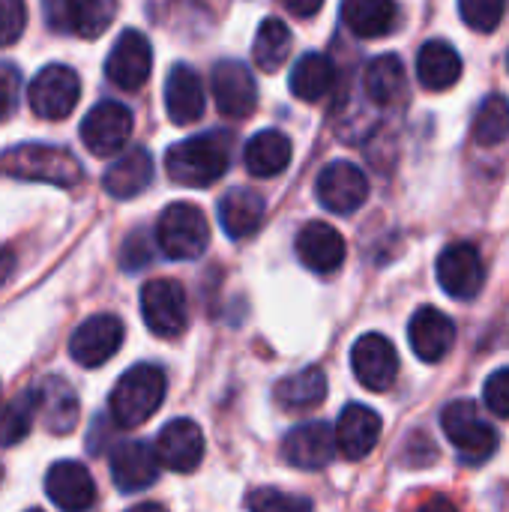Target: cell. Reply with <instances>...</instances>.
<instances>
[{
  "instance_id": "cell-1",
  "label": "cell",
  "mask_w": 509,
  "mask_h": 512,
  "mask_svg": "<svg viewBox=\"0 0 509 512\" xmlns=\"http://www.w3.org/2000/svg\"><path fill=\"white\" fill-rule=\"evenodd\" d=\"M231 165V135L228 132H204L186 138L165 153V171L174 183L204 189L213 186Z\"/></svg>"
},
{
  "instance_id": "cell-2",
  "label": "cell",
  "mask_w": 509,
  "mask_h": 512,
  "mask_svg": "<svg viewBox=\"0 0 509 512\" xmlns=\"http://www.w3.org/2000/svg\"><path fill=\"white\" fill-rule=\"evenodd\" d=\"M0 174L15 177V180H36V183H51L60 189H72L81 183L84 171L81 162L51 144H18L0 153Z\"/></svg>"
},
{
  "instance_id": "cell-3",
  "label": "cell",
  "mask_w": 509,
  "mask_h": 512,
  "mask_svg": "<svg viewBox=\"0 0 509 512\" xmlns=\"http://www.w3.org/2000/svg\"><path fill=\"white\" fill-rule=\"evenodd\" d=\"M165 387H168V381L159 366L138 363L129 372H123L108 399L114 423L123 429H135V426L147 423L162 408Z\"/></svg>"
},
{
  "instance_id": "cell-4",
  "label": "cell",
  "mask_w": 509,
  "mask_h": 512,
  "mask_svg": "<svg viewBox=\"0 0 509 512\" xmlns=\"http://www.w3.org/2000/svg\"><path fill=\"white\" fill-rule=\"evenodd\" d=\"M156 243L171 261H195L210 243V225L201 207L177 201L162 210L156 222Z\"/></svg>"
},
{
  "instance_id": "cell-5",
  "label": "cell",
  "mask_w": 509,
  "mask_h": 512,
  "mask_svg": "<svg viewBox=\"0 0 509 512\" xmlns=\"http://www.w3.org/2000/svg\"><path fill=\"white\" fill-rule=\"evenodd\" d=\"M441 429L465 465H483L498 453V432L480 417L477 405L468 399L450 402L444 408Z\"/></svg>"
},
{
  "instance_id": "cell-6",
  "label": "cell",
  "mask_w": 509,
  "mask_h": 512,
  "mask_svg": "<svg viewBox=\"0 0 509 512\" xmlns=\"http://www.w3.org/2000/svg\"><path fill=\"white\" fill-rule=\"evenodd\" d=\"M141 318L159 339H177L189 327L186 291L174 279H150L141 288Z\"/></svg>"
},
{
  "instance_id": "cell-7",
  "label": "cell",
  "mask_w": 509,
  "mask_h": 512,
  "mask_svg": "<svg viewBox=\"0 0 509 512\" xmlns=\"http://www.w3.org/2000/svg\"><path fill=\"white\" fill-rule=\"evenodd\" d=\"M27 99H30V108L36 117L63 120L75 111V105L81 99V78L75 69H69L63 63H48L30 81Z\"/></svg>"
},
{
  "instance_id": "cell-8",
  "label": "cell",
  "mask_w": 509,
  "mask_h": 512,
  "mask_svg": "<svg viewBox=\"0 0 509 512\" xmlns=\"http://www.w3.org/2000/svg\"><path fill=\"white\" fill-rule=\"evenodd\" d=\"M153 69V45L141 30H123L105 60V75L120 90H141Z\"/></svg>"
},
{
  "instance_id": "cell-9",
  "label": "cell",
  "mask_w": 509,
  "mask_h": 512,
  "mask_svg": "<svg viewBox=\"0 0 509 512\" xmlns=\"http://www.w3.org/2000/svg\"><path fill=\"white\" fill-rule=\"evenodd\" d=\"M132 135V111L114 99H105L81 120V141L93 156H114Z\"/></svg>"
},
{
  "instance_id": "cell-10",
  "label": "cell",
  "mask_w": 509,
  "mask_h": 512,
  "mask_svg": "<svg viewBox=\"0 0 509 512\" xmlns=\"http://www.w3.org/2000/svg\"><path fill=\"white\" fill-rule=\"evenodd\" d=\"M351 369L366 390L387 393L399 378V354L387 336L366 333L351 348Z\"/></svg>"
},
{
  "instance_id": "cell-11",
  "label": "cell",
  "mask_w": 509,
  "mask_h": 512,
  "mask_svg": "<svg viewBox=\"0 0 509 512\" xmlns=\"http://www.w3.org/2000/svg\"><path fill=\"white\" fill-rule=\"evenodd\" d=\"M123 336L126 327L117 315H93L72 333L69 357L84 369H99L120 351Z\"/></svg>"
},
{
  "instance_id": "cell-12",
  "label": "cell",
  "mask_w": 509,
  "mask_h": 512,
  "mask_svg": "<svg viewBox=\"0 0 509 512\" xmlns=\"http://www.w3.org/2000/svg\"><path fill=\"white\" fill-rule=\"evenodd\" d=\"M117 0H45V18L57 33L96 39L108 30Z\"/></svg>"
},
{
  "instance_id": "cell-13",
  "label": "cell",
  "mask_w": 509,
  "mask_h": 512,
  "mask_svg": "<svg viewBox=\"0 0 509 512\" xmlns=\"http://www.w3.org/2000/svg\"><path fill=\"white\" fill-rule=\"evenodd\" d=\"M210 87H213L216 108L225 117L246 120L258 108V84L252 78L249 66L240 63V60H219L213 66Z\"/></svg>"
},
{
  "instance_id": "cell-14",
  "label": "cell",
  "mask_w": 509,
  "mask_h": 512,
  "mask_svg": "<svg viewBox=\"0 0 509 512\" xmlns=\"http://www.w3.org/2000/svg\"><path fill=\"white\" fill-rule=\"evenodd\" d=\"M318 201L339 216L360 210L369 198V177L354 162H330L315 183Z\"/></svg>"
},
{
  "instance_id": "cell-15",
  "label": "cell",
  "mask_w": 509,
  "mask_h": 512,
  "mask_svg": "<svg viewBox=\"0 0 509 512\" xmlns=\"http://www.w3.org/2000/svg\"><path fill=\"white\" fill-rule=\"evenodd\" d=\"M438 282L453 300H474L483 291L486 267L471 243H453L438 255Z\"/></svg>"
},
{
  "instance_id": "cell-16",
  "label": "cell",
  "mask_w": 509,
  "mask_h": 512,
  "mask_svg": "<svg viewBox=\"0 0 509 512\" xmlns=\"http://www.w3.org/2000/svg\"><path fill=\"white\" fill-rule=\"evenodd\" d=\"M153 447H156L162 468L174 474H192L204 459V432L195 420L180 417L162 426Z\"/></svg>"
},
{
  "instance_id": "cell-17",
  "label": "cell",
  "mask_w": 509,
  "mask_h": 512,
  "mask_svg": "<svg viewBox=\"0 0 509 512\" xmlns=\"http://www.w3.org/2000/svg\"><path fill=\"white\" fill-rule=\"evenodd\" d=\"M339 444H336V429H330L327 423L315 420V423H303L297 429H291L282 441V456L288 465L300 468V471H321L333 462Z\"/></svg>"
},
{
  "instance_id": "cell-18",
  "label": "cell",
  "mask_w": 509,
  "mask_h": 512,
  "mask_svg": "<svg viewBox=\"0 0 509 512\" xmlns=\"http://www.w3.org/2000/svg\"><path fill=\"white\" fill-rule=\"evenodd\" d=\"M111 480L123 495L144 492L159 477V456L156 447L144 441H120L111 450Z\"/></svg>"
},
{
  "instance_id": "cell-19",
  "label": "cell",
  "mask_w": 509,
  "mask_h": 512,
  "mask_svg": "<svg viewBox=\"0 0 509 512\" xmlns=\"http://www.w3.org/2000/svg\"><path fill=\"white\" fill-rule=\"evenodd\" d=\"M45 492L63 512H87L96 504V483L81 462H54L45 474Z\"/></svg>"
},
{
  "instance_id": "cell-20",
  "label": "cell",
  "mask_w": 509,
  "mask_h": 512,
  "mask_svg": "<svg viewBox=\"0 0 509 512\" xmlns=\"http://www.w3.org/2000/svg\"><path fill=\"white\" fill-rule=\"evenodd\" d=\"M297 258L303 261V267H309L312 273H336L345 264V237L330 225V222H309L300 228L297 234Z\"/></svg>"
},
{
  "instance_id": "cell-21",
  "label": "cell",
  "mask_w": 509,
  "mask_h": 512,
  "mask_svg": "<svg viewBox=\"0 0 509 512\" xmlns=\"http://www.w3.org/2000/svg\"><path fill=\"white\" fill-rule=\"evenodd\" d=\"M408 339L423 363H441L456 345V324L441 309L423 306L408 324Z\"/></svg>"
},
{
  "instance_id": "cell-22",
  "label": "cell",
  "mask_w": 509,
  "mask_h": 512,
  "mask_svg": "<svg viewBox=\"0 0 509 512\" xmlns=\"http://www.w3.org/2000/svg\"><path fill=\"white\" fill-rule=\"evenodd\" d=\"M165 111L174 126H192L201 120L204 81L192 66H186V63L171 66V72L165 78Z\"/></svg>"
},
{
  "instance_id": "cell-23",
  "label": "cell",
  "mask_w": 509,
  "mask_h": 512,
  "mask_svg": "<svg viewBox=\"0 0 509 512\" xmlns=\"http://www.w3.org/2000/svg\"><path fill=\"white\" fill-rule=\"evenodd\" d=\"M381 432H384V423H381L378 411H372L366 405H348L336 423L339 453L351 462H360L375 450V444L381 441Z\"/></svg>"
},
{
  "instance_id": "cell-24",
  "label": "cell",
  "mask_w": 509,
  "mask_h": 512,
  "mask_svg": "<svg viewBox=\"0 0 509 512\" xmlns=\"http://www.w3.org/2000/svg\"><path fill=\"white\" fill-rule=\"evenodd\" d=\"M39 396V420L51 435H69L78 426V396L69 387V381L48 375L36 387Z\"/></svg>"
},
{
  "instance_id": "cell-25",
  "label": "cell",
  "mask_w": 509,
  "mask_h": 512,
  "mask_svg": "<svg viewBox=\"0 0 509 512\" xmlns=\"http://www.w3.org/2000/svg\"><path fill=\"white\" fill-rule=\"evenodd\" d=\"M150 183H153V156H150V150H144V147L126 150L120 159L111 162V168H108L105 177H102L105 192H108L111 198H120V201L141 195Z\"/></svg>"
},
{
  "instance_id": "cell-26",
  "label": "cell",
  "mask_w": 509,
  "mask_h": 512,
  "mask_svg": "<svg viewBox=\"0 0 509 512\" xmlns=\"http://www.w3.org/2000/svg\"><path fill=\"white\" fill-rule=\"evenodd\" d=\"M291 156H294L291 138L279 129H264V132L252 135L246 141V150H243V162H246V171L252 177L282 174L291 165Z\"/></svg>"
},
{
  "instance_id": "cell-27",
  "label": "cell",
  "mask_w": 509,
  "mask_h": 512,
  "mask_svg": "<svg viewBox=\"0 0 509 512\" xmlns=\"http://www.w3.org/2000/svg\"><path fill=\"white\" fill-rule=\"evenodd\" d=\"M264 213H267V204L252 189H231L219 201V222H222V228H225V234L231 240L252 237L261 228Z\"/></svg>"
},
{
  "instance_id": "cell-28",
  "label": "cell",
  "mask_w": 509,
  "mask_h": 512,
  "mask_svg": "<svg viewBox=\"0 0 509 512\" xmlns=\"http://www.w3.org/2000/svg\"><path fill=\"white\" fill-rule=\"evenodd\" d=\"M417 78L426 90H450L462 78L459 51L444 39L426 42L417 54Z\"/></svg>"
},
{
  "instance_id": "cell-29",
  "label": "cell",
  "mask_w": 509,
  "mask_h": 512,
  "mask_svg": "<svg viewBox=\"0 0 509 512\" xmlns=\"http://www.w3.org/2000/svg\"><path fill=\"white\" fill-rule=\"evenodd\" d=\"M396 0H342V21L360 39L387 36L396 27Z\"/></svg>"
},
{
  "instance_id": "cell-30",
  "label": "cell",
  "mask_w": 509,
  "mask_h": 512,
  "mask_svg": "<svg viewBox=\"0 0 509 512\" xmlns=\"http://www.w3.org/2000/svg\"><path fill=\"white\" fill-rule=\"evenodd\" d=\"M333 84H336V63L327 54H321V51L303 54L294 63L291 81H288L291 93L300 102H318V99H324L333 90Z\"/></svg>"
},
{
  "instance_id": "cell-31",
  "label": "cell",
  "mask_w": 509,
  "mask_h": 512,
  "mask_svg": "<svg viewBox=\"0 0 509 512\" xmlns=\"http://www.w3.org/2000/svg\"><path fill=\"white\" fill-rule=\"evenodd\" d=\"M273 399L285 411H312L327 399V375L318 366H309L297 375H288L276 384Z\"/></svg>"
},
{
  "instance_id": "cell-32",
  "label": "cell",
  "mask_w": 509,
  "mask_h": 512,
  "mask_svg": "<svg viewBox=\"0 0 509 512\" xmlns=\"http://www.w3.org/2000/svg\"><path fill=\"white\" fill-rule=\"evenodd\" d=\"M405 63L396 57V54H381L375 60H369L366 72H363V87H366V96L375 102V105H393L402 99L405 93Z\"/></svg>"
},
{
  "instance_id": "cell-33",
  "label": "cell",
  "mask_w": 509,
  "mask_h": 512,
  "mask_svg": "<svg viewBox=\"0 0 509 512\" xmlns=\"http://www.w3.org/2000/svg\"><path fill=\"white\" fill-rule=\"evenodd\" d=\"M291 45L294 39L288 24L279 18H264L252 42V60L261 72H279L291 57Z\"/></svg>"
},
{
  "instance_id": "cell-34",
  "label": "cell",
  "mask_w": 509,
  "mask_h": 512,
  "mask_svg": "<svg viewBox=\"0 0 509 512\" xmlns=\"http://www.w3.org/2000/svg\"><path fill=\"white\" fill-rule=\"evenodd\" d=\"M39 417V396L36 390H24L0 408V447H12L24 441Z\"/></svg>"
},
{
  "instance_id": "cell-35",
  "label": "cell",
  "mask_w": 509,
  "mask_h": 512,
  "mask_svg": "<svg viewBox=\"0 0 509 512\" xmlns=\"http://www.w3.org/2000/svg\"><path fill=\"white\" fill-rule=\"evenodd\" d=\"M471 135L477 144L483 147H495L509 138V99L501 93H492L483 99V105L477 108Z\"/></svg>"
},
{
  "instance_id": "cell-36",
  "label": "cell",
  "mask_w": 509,
  "mask_h": 512,
  "mask_svg": "<svg viewBox=\"0 0 509 512\" xmlns=\"http://www.w3.org/2000/svg\"><path fill=\"white\" fill-rule=\"evenodd\" d=\"M459 12L465 24L477 33H492L501 27L507 0H459Z\"/></svg>"
},
{
  "instance_id": "cell-37",
  "label": "cell",
  "mask_w": 509,
  "mask_h": 512,
  "mask_svg": "<svg viewBox=\"0 0 509 512\" xmlns=\"http://www.w3.org/2000/svg\"><path fill=\"white\" fill-rule=\"evenodd\" d=\"M246 504H249V512H315L309 498L288 495L279 489H255Z\"/></svg>"
},
{
  "instance_id": "cell-38",
  "label": "cell",
  "mask_w": 509,
  "mask_h": 512,
  "mask_svg": "<svg viewBox=\"0 0 509 512\" xmlns=\"http://www.w3.org/2000/svg\"><path fill=\"white\" fill-rule=\"evenodd\" d=\"M27 24L24 0H0V48H9L21 39Z\"/></svg>"
},
{
  "instance_id": "cell-39",
  "label": "cell",
  "mask_w": 509,
  "mask_h": 512,
  "mask_svg": "<svg viewBox=\"0 0 509 512\" xmlns=\"http://www.w3.org/2000/svg\"><path fill=\"white\" fill-rule=\"evenodd\" d=\"M483 402L495 417H509V369H498L489 375L483 387Z\"/></svg>"
},
{
  "instance_id": "cell-40",
  "label": "cell",
  "mask_w": 509,
  "mask_h": 512,
  "mask_svg": "<svg viewBox=\"0 0 509 512\" xmlns=\"http://www.w3.org/2000/svg\"><path fill=\"white\" fill-rule=\"evenodd\" d=\"M21 93V75L12 63H0V120L12 117L18 108Z\"/></svg>"
},
{
  "instance_id": "cell-41",
  "label": "cell",
  "mask_w": 509,
  "mask_h": 512,
  "mask_svg": "<svg viewBox=\"0 0 509 512\" xmlns=\"http://www.w3.org/2000/svg\"><path fill=\"white\" fill-rule=\"evenodd\" d=\"M147 261H150V246H147L144 234L135 231V234L126 240V246H123V267H126V270H138V267H144Z\"/></svg>"
},
{
  "instance_id": "cell-42",
  "label": "cell",
  "mask_w": 509,
  "mask_h": 512,
  "mask_svg": "<svg viewBox=\"0 0 509 512\" xmlns=\"http://www.w3.org/2000/svg\"><path fill=\"white\" fill-rule=\"evenodd\" d=\"M285 3V9L291 12V15H297V18H312L315 12H321V6H324V0H282Z\"/></svg>"
},
{
  "instance_id": "cell-43",
  "label": "cell",
  "mask_w": 509,
  "mask_h": 512,
  "mask_svg": "<svg viewBox=\"0 0 509 512\" xmlns=\"http://www.w3.org/2000/svg\"><path fill=\"white\" fill-rule=\"evenodd\" d=\"M12 270H15V255H12V249H0V285L12 276Z\"/></svg>"
},
{
  "instance_id": "cell-44",
  "label": "cell",
  "mask_w": 509,
  "mask_h": 512,
  "mask_svg": "<svg viewBox=\"0 0 509 512\" xmlns=\"http://www.w3.org/2000/svg\"><path fill=\"white\" fill-rule=\"evenodd\" d=\"M420 512H459V510H456V504H453L450 498H432L429 504H423V510Z\"/></svg>"
},
{
  "instance_id": "cell-45",
  "label": "cell",
  "mask_w": 509,
  "mask_h": 512,
  "mask_svg": "<svg viewBox=\"0 0 509 512\" xmlns=\"http://www.w3.org/2000/svg\"><path fill=\"white\" fill-rule=\"evenodd\" d=\"M126 512H168L162 504H138V507H132V510Z\"/></svg>"
},
{
  "instance_id": "cell-46",
  "label": "cell",
  "mask_w": 509,
  "mask_h": 512,
  "mask_svg": "<svg viewBox=\"0 0 509 512\" xmlns=\"http://www.w3.org/2000/svg\"><path fill=\"white\" fill-rule=\"evenodd\" d=\"M0 483H3V465H0Z\"/></svg>"
},
{
  "instance_id": "cell-47",
  "label": "cell",
  "mask_w": 509,
  "mask_h": 512,
  "mask_svg": "<svg viewBox=\"0 0 509 512\" xmlns=\"http://www.w3.org/2000/svg\"><path fill=\"white\" fill-rule=\"evenodd\" d=\"M507 69H509V54H507Z\"/></svg>"
},
{
  "instance_id": "cell-48",
  "label": "cell",
  "mask_w": 509,
  "mask_h": 512,
  "mask_svg": "<svg viewBox=\"0 0 509 512\" xmlns=\"http://www.w3.org/2000/svg\"><path fill=\"white\" fill-rule=\"evenodd\" d=\"M27 512H42V510H27Z\"/></svg>"
}]
</instances>
